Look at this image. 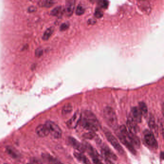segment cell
<instances>
[{
    "mask_svg": "<svg viewBox=\"0 0 164 164\" xmlns=\"http://www.w3.org/2000/svg\"><path fill=\"white\" fill-rule=\"evenodd\" d=\"M143 139L144 143L149 148L152 149V150H156L158 148V142L151 131L148 130L144 131Z\"/></svg>",
    "mask_w": 164,
    "mask_h": 164,
    "instance_id": "cell-4",
    "label": "cell"
},
{
    "mask_svg": "<svg viewBox=\"0 0 164 164\" xmlns=\"http://www.w3.org/2000/svg\"><path fill=\"white\" fill-rule=\"evenodd\" d=\"M103 115L107 124L112 129H118V119L115 111L111 107H105L103 109Z\"/></svg>",
    "mask_w": 164,
    "mask_h": 164,
    "instance_id": "cell-2",
    "label": "cell"
},
{
    "mask_svg": "<svg viewBox=\"0 0 164 164\" xmlns=\"http://www.w3.org/2000/svg\"><path fill=\"white\" fill-rule=\"evenodd\" d=\"M54 4V2L53 1H49V0H43L40 1L38 2V6L43 7H50L52 6Z\"/></svg>",
    "mask_w": 164,
    "mask_h": 164,
    "instance_id": "cell-20",
    "label": "cell"
},
{
    "mask_svg": "<svg viewBox=\"0 0 164 164\" xmlns=\"http://www.w3.org/2000/svg\"><path fill=\"white\" fill-rule=\"evenodd\" d=\"M36 10H37V9H36L35 7L33 6L29 7V9H28V11H29V12L30 13L35 12L36 11Z\"/></svg>",
    "mask_w": 164,
    "mask_h": 164,
    "instance_id": "cell-31",
    "label": "cell"
},
{
    "mask_svg": "<svg viewBox=\"0 0 164 164\" xmlns=\"http://www.w3.org/2000/svg\"><path fill=\"white\" fill-rule=\"evenodd\" d=\"M68 28V25L67 23H63L60 26V29L61 31L66 30Z\"/></svg>",
    "mask_w": 164,
    "mask_h": 164,
    "instance_id": "cell-30",
    "label": "cell"
},
{
    "mask_svg": "<svg viewBox=\"0 0 164 164\" xmlns=\"http://www.w3.org/2000/svg\"><path fill=\"white\" fill-rule=\"evenodd\" d=\"M42 158L47 160L49 163H51L52 164H63L59 160H58L57 159L53 158V156L49 154H42Z\"/></svg>",
    "mask_w": 164,
    "mask_h": 164,
    "instance_id": "cell-18",
    "label": "cell"
},
{
    "mask_svg": "<svg viewBox=\"0 0 164 164\" xmlns=\"http://www.w3.org/2000/svg\"><path fill=\"white\" fill-rule=\"evenodd\" d=\"M81 114L79 111H76L72 118L68 120L67 125L69 129H75L77 127L81 119Z\"/></svg>",
    "mask_w": 164,
    "mask_h": 164,
    "instance_id": "cell-7",
    "label": "cell"
},
{
    "mask_svg": "<svg viewBox=\"0 0 164 164\" xmlns=\"http://www.w3.org/2000/svg\"></svg>",
    "mask_w": 164,
    "mask_h": 164,
    "instance_id": "cell-35",
    "label": "cell"
},
{
    "mask_svg": "<svg viewBox=\"0 0 164 164\" xmlns=\"http://www.w3.org/2000/svg\"><path fill=\"white\" fill-rule=\"evenodd\" d=\"M118 131L134 147H136L138 148H140L141 143L139 138L135 134L127 129L126 127L124 125L120 127Z\"/></svg>",
    "mask_w": 164,
    "mask_h": 164,
    "instance_id": "cell-3",
    "label": "cell"
},
{
    "mask_svg": "<svg viewBox=\"0 0 164 164\" xmlns=\"http://www.w3.org/2000/svg\"><path fill=\"white\" fill-rule=\"evenodd\" d=\"M103 132L104 135L107 138V140L111 143V145L113 146L116 151H118L120 154H124V150L123 149L121 145L119 143V141L116 139V138L112 134L107 128L104 127L103 129Z\"/></svg>",
    "mask_w": 164,
    "mask_h": 164,
    "instance_id": "cell-5",
    "label": "cell"
},
{
    "mask_svg": "<svg viewBox=\"0 0 164 164\" xmlns=\"http://www.w3.org/2000/svg\"><path fill=\"white\" fill-rule=\"evenodd\" d=\"M101 153L103 156V158H107L109 159L116 160L118 158L115 154L107 146H103L101 148Z\"/></svg>",
    "mask_w": 164,
    "mask_h": 164,
    "instance_id": "cell-10",
    "label": "cell"
},
{
    "mask_svg": "<svg viewBox=\"0 0 164 164\" xmlns=\"http://www.w3.org/2000/svg\"><path fill=\"white\" fill-rule=\"evenodd\" d=\"M68 142L74 148L78 150L80 153H83L85 152V149L83 143H80L74 138L69 137L68 138Z\"/></svg>",
    "mask_w": 164,
    "mask_h": 164,
    "instance_id": "cell-8",
    "label": "cell"
},
{
    "mask_svg": "<svg viewBox=\"0 0 164 164\" xmlns=\"http://www.w3.org/2000/svg\"><path fill=\"white\" fill-rule=\"evenodd\" d=\"M72 106L70 103L65 104L62 109V114L63 115H66L70 114L72 111Z\"/></svg>",
    "mask_w": 164,
    "mask_h": 164,
    "instance_id": "cell-22",
    "label": "cell"
},
{
    "mask_svg": "<svg viewBox=\"0 0 164 164\" xmlns=\"http://www.w3.org/2000/svg\"><path fill=\"white\" fill-rule=\"evenodd\" d=\"M76 2L73 0L67 1L64 8V12L68 17H70L73 14L75 7Z\"/></svg>",
    "mask_w": 164,
    "mask_h": 164,
    "instance_id": "cell-12",
    "label": "cell"
},
{
    "mask_svg": "<svg viewBox=\"0 0 164 164\" xmlns=\"http://www.w3.org/2000/svg\"><path fill=\"white\" fill-rule=\"evenodd\" d=\"M45 125L46 126L49 131V134L55 139H59L62 137V131L57 125L53 121H47L46 122Z\"/></svg>",
    "mask_w": 164,
    "mask_h": 164,
    "instance_id": "cell-6",
    "label": "cell"
},
{
    "mask_svg": "<svg viewBox=\"0 0 164 164\" xmlns=\"http://www.w3.org/2000/svg\"><path fill=\"white\" fill-rule=\"evenodd\" d=\"M104 159V161H105L106 164H114L113 162L111 161V160L107 158H103Z\"/></svg>",
    "mask_w": 164,
    "mask_h": 164,
    "instance_id": "cell-32",
    "label": "cell"
},
{
    "mask_svg": "<svg viewBox=\"0 0 164 164\" xmlns=\"http://www.w3.org/2000/svg\"><path fill=\"white\" fill-rule=\"evenodd\" d=\"M92 160L94 164H103L102 163L99 158H92Z\"/></svg>",
    "mask_w": 164,
    "mask_h": 164,
    "instance_id": "cell-29",
    "label": "cell"
},
{
    "mask_svg": "<svg viewBox=\"0 0 164 164\" xmlns=\"http://www.w3.org/2000/svg\"><path fill=\"white\" fill-rule=\"evenodd\" d=\"M85 9L82 6L80 5H79L77 6L76 10V14L78 16H81L84 13Z\"/></svg>",
    "mask_w": 164,
    "mask_h": 164,
    "instance_id": "cell-25",
    "label": "cell"
},
{
    "mask_svg": "<svg viewBox=\"0 0 164 164\" xmlns=\"http://www.w3.org/2000/svg\"><path fill=\"white\" fill-rule=\"evenodd\" d=\"M35 53L36 56H38V57H40L41 55H42V50H40V49H39V50H36Z\"/></svg>",
    "mask_w": 164,
    "mask_h": 164,
    "instance_id": "cell-33",
    "label": "cell"
},
{
    "mask_svg": "<svg viewBox=\"0 0 164 164\" xmlns=\"http://www.w3.org/2000/svg\"><path fill=\"white\" fill-rule=\"evenodd\" d=\"M36 132L38 136L45 137L49 134V131L45 124L40 125L36 129Z\"/></svg>",
    "mask_w": 164,
    "mask_h": 164,
    "instance_id": "cell-13",
    "label": "cell"
},
{
    "mask_svg": "<svg viewBox=\"0 0 164 164\" xmlns=\"http://www.w3.org/2000/svg\"><path fill=\"white\" fill-rule=\"evenodd\" d=\"M94 16L96 18H100L103 16V13L102 12V11L100 9H96V12H95V13H94Z\"/></svg>",
    "mask_w": 164,
    "mask_h": 164,
    "instance_id": "cell-28",
    "label": "cell"
},
{
    "mask_svg": "<svg viewBox=\"0 0 164 164\" xmlns=\"http://www.w3.org/2000/svg\"><path fill=\"white\" fill-rule=\"evenodd\" d=\"M129 117L133 120L137 124L142 122V115L139 109L137 107L132 108Z\"/></svg>",
    "mask_w": 164,
    "mask_h": 164,
    "instance_id": "cell-9",
    "label": "cell"
},
{
    "mask_svg": "<svg viewBox=\"0 0 164 164\" xmlns=\"http://www.w3.org/2000/svg\"><path fill=\"white\" fill-rule=\"evenodd\" d=\"M80 124L82 127L91 132H95L99 129V122L92 112L85 111L81 114Z\"/></svg>",
    "mask_w": 164,
    "mask_h": 164,
    "instance_id": "cell-1",
    "label": "cell"
},
{
    "mask_svg": "<svg viewBox=\"0 0 164 164\" xmlns=\"http://www.w3.org/2000/svg\"><path fill=\"white\" fill-rule=\"evenodd\" d=\"M64 13V8L61 6L56 7L51 12V14L56 17H61Z\"/></svg>",
    "mask_w": 164,
    "mask_h": 164,
    "instance_id": "cell-17",
    "label": "cell"
},
{
    "mask_svg": "<svg viewBox=\"0 0 164 164\" xmlns=\"http://www.w3.org/2000/svg\"><path fill=\"white\" fill-rule=\"evenodd\" d=\"M53 31H54V29L53 27H50L48 29H47L42 36V39L45 41L48 40L53 33Z\"/></svg>",
    "mask_w": 164,
    "mask_h": 164,
    "instance_id": "cell-21",
    "label": "cell"
},
{
    "mask_svg": "<svg viewBox=\"0 0 164 164\" xmlns=\"http://www.w3.org/2000/svg\"><path fill=\"white\" fill-rule=\"evenodd\" d=\"M108 2L106 1H101L99 2V5L102 8L107 9L108 6Z\"/></svg>",
    "mask_w": 164,
    "mask_h": 164,
    "instance_id": "cell-27",
    "label": "cell"
},
{
    "mask_svg": "<svg viewBox=\"0 0 164 164\" xmlns=\"http://www.w3.org/2000/svg\"><path fill=\"white\" fill-rule=\"evenodd\" d=\"M127 124L128 130L134 134H135L139 131V127H138L137 124L135 122H134L130 117H129L127 119Z\"/></svg>",
    "mask_w": 164,
    "mask_h": 164,
    "instance_id": "cell-15",
    "label": "cell"
},
{
    "mask_svg": "<svg viewBox=\"0 0 164 164\" xmlns=\"http://www.w3.org/2000/svg\"><path fill=\"white\" fill-rule=\"evenodd\" d=\"M138 108L139 109L142 115L144 117H146L148 115V108L146 104L144 102H140Z\"/></svg>",
    "mask_w": 164,
    "mask_h": 164,
    "instance_id": "cell-19",
    "label": "cell"
},
{
    "mask_svg": "<svg viewBox=\"0 0 164 164\" xmlns=\"http://www.w3.org/2000/svg\"><path fill=\"white\" fill-rule=\"evenodd\" d=\"M83 137L86 139H92L96 136L95 132H91L85 133L83 135Z\"/></svg>",
    "mask_w": 164,
    "mask_h": 164,
    "instance_id": "cell-26",
    "label": "cell"
},
{
    "mask_svg": "<svg viewBox=\"0 0 164 164\" xmlns=\"http://www.w3.org/2000/svg\"><path fill=\"white\" fill-rule=\"evenodd\" d=\"M74 156L79 162H80L82 164H91V162H90L89 159L87 158L85 155H84L82 153L74 152Z\"/></svg>",
    "mask_w": 164,
    "mask_h": 164,
    "instance_id": "cell-16",
    "label": "cell"
},
{
    "mask_svg": "<svg viewBox=\"0 0 164 164\" xmlns=\"http://www.w3.org/2000/svg\"><path fill=\"white\" fill-rule=\"evenodd\" d=\"M30 164V163H29V164Z\"/></svg>",
    "mask_w": 164,
    "mask_h": 164,
    "instance_id": "cell-34",
    "label": "cell"
},
{
    "mask_svg": "<svg viewBox=\"0 0 164 164\" xmlns=\"http://www.w3.org/2000/svg\"><path fill=\"white\" fill-rule=\"evenodd\" d=\"M116 135L119 137V139L120 142L123 143L124 145L132 153V154H136V151L135 149L133 146L132 144L130 143L123 136L121 135L120 133H119V131H118V132H116Z\"/></svg>",
    "mask_w": 164,
    "mask_h": 164,
    "instance_id": "cell-11",
    "label": "cell"
},
{
    "mask_svg": "<svg viewBox=\"0 0 164 164\" xmlns=\"http://www.w3.org/2000/svg\"><path fill=\"white\" fill-rule=\"evenodd\" d=\"M7 152L14 158H17L18 156V154L13 147L8 146L6 148Z\"/></svg>",
    "mask_w": 164,
    "mask_h": 164,
    "instance_id": "cell-23",
    "label": "cell"
},
{
    "mask_svg": "<svg viewBox=\"0 0 164 164\" xmlns=\"http://www.w3.org/2000/svg\"><path fill=\"white\" fill-rule=\"evenodd\" d=\"M148 125L151 130H154V131H156V125L155 124L154 118L153 116L150 117V119H149Z\"/></svg>",
    "mask_w": 164,
    "mask_h": 164,
    "instance_id": "cell-24",
    "label": "cell"
},
{
    "mask_svg": "<svg viewBox=\"0 0 164 164\" xmlns=\"http://www.w3.org/2000/svg\"><path fill=\"white\" fill-rule=\"evenodd\" d=\"M85 149V152L87 151L88 154L92 157V158H99V155L98 154L96 150L88 143L85 142L83 143Z\"/></svg>",
    "mask_w": 164,
    "mask_h": 164,
    "instance_id": "cell-14",
    "label": "cell"
}]
</instances>
